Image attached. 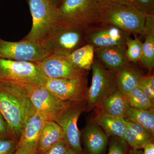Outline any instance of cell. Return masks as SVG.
Segmentation results:
<instances>
[{
  "mask_svg": "<svg viewBox=\"0 0 154 154\" xmlns=\"http://www.w3.org/2000/svg\"><path fill=\"white\" fill-rule=\"evenodd\" d=\"M25 83L0 82V113L12 137L18 142L28 119L35 113Z\"/></svg>",
  "mask_w": 154,
  "mask_h": 154,
  "instance_id": "obj_1",
  "label": "cell"
},
{
  "mask_svg": "<svg viewBox=\"0 0 154 154\" xmlns=\"http://www.w3.org/2000/svg\"><path fill=\"white\" fill-rule=\"evenodd\" d=\"M146 15L133 5H108L101 6L97 23L113 25L132 34L141 35Z\"/></svg>",
  "mask_w": 154,
  "mask_h": 154,
  "instance_id": "obj_2",
  "label": "cell"
},
{
  "mask_svg": "<svg viewBox=\"0 0 154 154\" xmlns=\"http://www.w3.org/2000/svg\"><path fill=\"white\" fill-rule=\"evenodd\" d=\"M28 5L33 24L24 39L42 42L59 25L57 7L51 0H28Z\"/></svg>",
  "mask_w": 154,
  "mask_h": 154,
  "instance_id": "obj_3",
  "label": "cell"
},
{
  "mask_svg": "<svg viewBox=\"0 0 154 154\" xmlns=\"http://www.w3.org/2000/svg\"><path fill=\"white\" fill-rule=\"evenodd\" d=\"M57 8L59 26L84 28L97 23L101 11L95 0H62Z\"/></svg>",
  "mask_w": 154,
  "mask_h": 154,
  "instance_id": "obj_4",
  "label": "cell"
},
{
  "mask_svg": "<svg viewBox=\"0 0 154 154\" xmlns=\"http://www.w3.org/2000/svg\"><path fill=\"white\" fill-rule=\"evenodd\" d=\"M92 80L88 89L87 110L97 108L102 102L118 89L116 74L106 67L97 58L92 64Z\"/></svg>",
  "mask_w": 154,
  "mask_h": 154,
  "instance_id": "obj_5",
  "label": "cell"
},
{
  "mask_svg": "<svg viewBox=\"0 0 154 154\" xmlns=\"http://www.w3.org/2000/svg\"><path fill=\"white\" fill-rule=\"evenodd\" d=\"M85 29L76 26H59L42 44L50 54L68 56L86 44Z\"/></svg>",
  "mask_w": 154,
  "mask_h": 154,
  "instance_id": "obj_6",
  "label": "cell"
},
{
  "mask_svg": "<svg viewBox=\"0 0 154 154\" xmlns=\"http://www.w3.org/2000/svg\"><path fill=\"white\" fill-rule=\"evenodd\" d=\"M25 89L35 113L45 121L55 122L72 103L61 101L43 86L26 83Z\"/></svg>",
  "mask_w": 154,
  "mask_h": 154,
  "instance_id": "obj_7",
  "label": "cell"
},
{
  "mask_svg": "<svg viewBox=\"0 0 154 154\" xmlns=\"http://www.w3.org/2000/svg\"><path fill=\"white\" fill-rule=\"evenodd\" d=\"M50 54L41 42L25 40L13 42L0 38V58L25 62H39Z\"/></svg>",
  "mask_w": 154,
  "mask_h": 154,
  "instance_id": "obj_8",
  "label": "cell"
},
{
  "mask_svg": "<svg viewBox=\"0 0 154 154\" xmlns=\"http://www.w3.org/2000/svg\"><path fill=\"white\" fill-rule=\"evenodd\" d=\"M46 79L35 63L0 58V82H19L44 86Z\"/></svg>",
  "mask_w": 154,
  "mask_h": 154,
  "instance_id": "obj_9",
  "label": "cell"
},
{
  "mask_svg": "<svg viewBox=\"0 0 154 154\" xmlns=\"http://www.w3.org/2000/svg\"><path fill=\"white\" fill-rule=\"evenodd\" d=\"M35 63L46 78L77 79L88 76V72L75 65L68 56L51 54L42 61Z\"/></svg>",
  "mask_w": 154,
  "mask_h": 154,
  "instance_id": "obj_10",
  "label": "cell"
},
{
  "mask_svg": "<svg viewBox=\"0 0 154 154\" xmlns=\"http://www.w3.org/2000/svg\"><path fill=\"white\" fill-rule=\"evenodd\" d=\"M45 88L64 102H87L88 88L87 77L77 79L46 78Z\"/></svg>",
  "mask_w": 154,
  "mask_h": 154,
  "instance_id": "obj_11",
  "label": "cell"
},
{
  "mask_svg": "<svg viewBox=\"0 0 154 154\" xmlns=\"http://www.w3.org/2000/svg\"><path fill=\"white\" fill-rule=\"evenodd\" d=\"M87 102L71 103L55 121L63 130L64 140L78 154L83 153L77 122L82 113L87 110Z\"/></svg>",
  "mask_w": 154,
  "mask_h": 154,
  "instance_id": "obj_12",
  "label": "cell"
},
{
  "mask_svg": "<svg viewBox=\"0 0 154 154\" xmlns=\"http://www.w3.org/2000/svg\"><path fill=\"white\" fill-rule=\"evenodd\" d=\"M130 33L110 25L96 23L85 29L86 43L95 48L126 45Z\"/></svg>",
  "mask_w": 154,
  "mask_h": 154,
  "instance_id": "obj_13",
  "label": "cell"
},
{
  "mask_svg": "<svg viewBox=\"0 0 154 154\" xmlns=\"http://www.w3.org/2000/svg\"><path fill=\"white\" fill-rule=\"evenodd\" d=\"M96 58L108 69L117 74L129 63L126 45L95 48Z\"/></svg>",
  "mask_w": 154,
  "mask_h": 154,
  "instance_id": "obj_14",
  "label": "cell"
},
{
  "mask_svg": "<svg viewBox=\"0 0 154 154\" xmlns=\"http://www.w3.org/2000/svg\"><path fill=\"white\" fill-rule=\"evenodd\" d=\"M45 121L36 113L28 119L18 141V147L24 149L29 154L37 153L39 135Z\"/></svg>",
  "mask_w": 154,
  "mask_h": 154,
  "instance_id": "obj_15",
  "label": "cell"
},
{
  "mask_svg": "<svg viewBox=\"0 0 154 154\" xmlns=\"http://www.w3.org/2000/svg\"><path fill=\"white\" fill-rule=\"evenodd\" d=\"M145 38L143 42L142 53L140 62L142 65L149 70L154 66V15H146L143 32Z\"/></svg>",
  "mask_w": 154,
  "mask_h": 154,
  "instance_id": "obj_16",
  "label": "cell"
},
{
  "mask_svg": "<svg viewBox=\"0 0 154 154\" xmlns=\"http://www.w3.org/2000/svg\"><path fill=\"white\" fill-rule=\"evenodd\" d=\"M130 106L118 89L107 96L97 107L100 113L125 119Z\"/></svg>",
  "mask_w": 154,
  "mask_h": 154,
  "instance_id": "obj_17",
  "label": "cell"
},
{
  "mask_svg": "<svg viewBox=\"0 0 154 154\" xmlns=\"http://www.w3.org/2000/svg\"><path fill=\"white\" fill-rule=\"evenodd\" d=\"M124 139L133 149H143L147 144L152 141L153 134L139 125L126 120Z\"/></svg>",
  "mask_w": 154,
  "mask_h": 154,
  "instance_id": "obj_18",
  "label": "cell"
},
{
  "mask_svg": "<svg viewBox=\"0 0 154 154\" xmlns=\"http://www.w3.org/2000/svg\"><path fill=\"white\" fill-rule=\"evenodd\" d=\"M83 137L90 154H100L106 147L107 136L95 122L86 128Z\"/></svg>",
  "mask_w": 154,
  "mask_h": 154,
  "instance_id": "obj_19",
  "label": "cell"
},
{
  "mask_svg": "<svg viewBox=\"0 0 154 154\" xmlns=\"http://www.w3.org/2000/svg\"><path fill=\"white\" fill-rule=\"evenodd\" d=\"M63 137V130L56 122L45 121L39 135L36 154L42 153Z\"/></svg>",
  "mask_w": 154,
  "mask_h": 154,
  "instance_id": "obj_20",
  "label": "cell"
},
{
  "mask_svg": "<svg viewBox=\"0 0 154 154\" xmlns=\"http://www.w3.org/2000/svg\"><path fill=\"white\" fill-rule=\"evenodd\" d=\"M94 122L103 128L107 136L123 138L126 127V120L124 118L107 115L98 111Z\"/></svg>",
  "mask_w": 154,
  "mask_h": 154,
  "instance_id": "obj_21",
  "label": "cell"
},
{
  "mask_svg": "<svg viewBox=\"0 0 154 154\" xmlns=\"http://www.w3.org/2000/svg\"><path fill=\"white\" fill-rule=\"evenodd\" d=\"M116 76L118 89L123 95L137 87L144 76L137 69L129 63Z\"/></svg>",
  "mask_w": 154,
  "mask_h": 154,
  "instance_id": "obj_22",
  "label": "cell"
},
{
  "mask_svg": "<svg viewBox=\"0 0 154 154\" xmlns=\"http://www.w3.org/2000/svg\"><path fill=\"white\" fill-rule=\"evenodd\" d=\"M95 50L93 45L86 43L71 54L68 57L76 66L88 72L91 69L94 63Z\"/></svg>",
  "mask_w": 154,
  "mask_h": 154,
  "instance_id": "obj_23",
  "label": "cell"
},
{
  "mask_svg": "<svg viewBox=\"0 0 154 154\" xmlns=\"http://www.w3.org/2000/svg\"><path fill=\"white\" fill-rule=\"evenodd\" d=\"M125 119L139 125L154 135V107L148 110H141L129 107Z\"/></svg>",
  "mask_w": 154,
  "mask_h": 154,
  "instance_id": "obj_24",
  "label": "cell"
},
{
  "mask_svg": "<svg viewBox=\"0 0 154 154\" xmlns=\"http://www.w3.org/2000/svg\"><path fill=\"white\" fill-rule=\"evenodd\" d=\"M124 96L130 107L141 110L154 107V102L138 87L134 88Z\"/></svg>",
  "mask_w": 154,
  "mask_h": 154,
  "instance_id": "obj_25",
  "label": "cell"
},
{
  "mask_svg": "<svg viewBox=\"0 0 154 154\" xmlns=\"http://www.w3.org/2000/svg\"><path fill=\"white\" fill-rule=\"evenodd\" d=\"M126 55L129 62H140L142 53L143 42L137 38L132 39L128 37L127 40Z\"/></svg>",
  "mask_w": 154,
  "mask_h": 154,
  "instance_id": "obj_26",
  "label": "cell"
},
{
  "mask_svg": "<svg viewBox=\"0 0 154 154\" xmlns=\"http://www.w3.org/2000/svg\"><path fill=\"white\" fill-rule=\"evenodd\" d=\"M138 87L144 93L154 102V77L153 75L144 76L141 80Z\"/></svg>",
  "mask_w": 154,
  "mask_h": 154,
  "instance_id": "obj_27",
  "label": "cell"
},
{
  "mask_svg": "<svg viewBox=\"0 0 154 154\" xmlns=\"http://www.w3.org/2000/svg\"><path fill=\"white\" fill-rule=\"evenodd\" d=\"M18 147V142L11 137H0V154H13Z\"/></svg>",
  "mask_w": 154,
  "mask_h": 154,
  "instance_id": "obj_28",
  "label": "cell"
},
{
  "mask_svg": "<svg viewBox=\"0 0 154 154\" xmlns=\"http://www.w3.org/2000/svg\"><path fill=\"white\" fill-rule=\"evenodd\" d=\"M132 5L146 15H154V0H132Z\"/></svg>",
  "mask_w": 154,
  "mask_h": 154,
  "instance_id": "obj_29",
  "label": "cell"
},
{
  "mask_svg": "<svg viewBox=\"0 0 154 154\" xmlns=\"http://www.w3.org/2000/svg\"><path fill=\"white\" fill-rule=\"evenodd\" d=\"M118 138L110 144L107 154H126V142L122 138Z\"/></svg>",
  "mask_w": 154,
  "mask_h": 154,
  "instance_id": "obj_30",
  "label": "cell"
},
{
  "mask_svg": "<svg viewBox=\"0 0 154 154\" xmlns=\"http://www.w3.org/2000/svg\"><path fill=\"white\" fill-rule=\"evenodd\" d=\"M69 148L65 141L61 140L41 154H65Z\"/></svg>",
  "mask_w": 154,
  "mask_h": 154,
  "instance_id": "obj_31",
  "label": "cell"
},
{
  "mask_svg": "<svg viewBox=\"0 0 154 154\" xmlns=\"http://www.w3.org/2000/svg\"><path fill=\"white\" fill-rule=\"evenodd\" d=\"M100 6L108 5H132V0H95Z\"/></svg>",
  "mask_w": 154,
  "mask_h": 154,
  "instance_id": "obj_32",
  "label": "cell"
},
{
  "mask_svg": "<svg viewBox=\"0 0 154 154\" xmlns=\"http://www.w3.org/2000/svg\"><path fill=\"white\" fill-rule=\"evenodd\" d=\"M11 137L14 138L9 131L8 127L5 121L0 113V137Z\"/></svg>",
  "mask_w": 154,
  "mask_h": 154,
  "instance_id": "obj_33",
  "label": "cell"
},
{
  "mask_svg": "<svg viewBox=\"0 0 154 154\" xmlns=\"http://www.w3.org/2000/svg\"><path fill=\"white\" fill-rule=\"evenodd\" d=\"M143 149V154H154V144L152 141L147 144Z\"/></svg>",
  "mask_w": 154,
  "mask_h": 154,
  "instance_id": "obj_34",
  "label": "cell"
},
{
  "mask_svg": "<svg viewBox=\"0 0 154 154\" xmlns=\"http://www.w3.org/2000/svg\"><path fill=\"white\" fill-rule=\"evenodd\" d=\"M13 154H29L24 149L21 147H18L17 150Z\"/></svg>",
  "mask_w": 154,
  "mask_h": 154,
  "instance_id": "obj_35",
  "label": "cell"
},
{
  "mask_svg": "<svg viewBox=\"0 0 154 154\" xmlns=\"http://www.w3.org/2000/svg\"><path fill=\"white\" fill-rule=\"evenodd\" d=\"M131 154H143V152L139 150H136L132 149L131 151Z\"/></svg>",
  "mask_w": 154,
  "mask_h": 154,
  "instance_id": "obj_36",
  "label": "cell"
},
{
  "mask_svg": "<svg viewBox=\"0 0 154 154\" xmlns=\"http://www.w3.org/2000/svg\"><path fill=\"white\" fill-rule=\"evenodd\" d=\"M65 154H78L77 152H75L72 149H71L69 148L67 150L66 152L65 153Z\"/></svg>",
  "mask_w": 154,
  "mask_h": 154,
  "instance_id": "obj_37",
  "label": "cell"
},
{
  "mask_svg": "<svg viewBox=\"0 0 154 154\" xmlns=\"http://www.w3.org/2000/svg\"><path fill=\"white\" fill-rule=\"evenodd\" d=\"M62 1V0H53V2L58 7L61 2Z\"/></svg>",
  "mask_w": 154,
  "mask_h": 154,
  "instance_id": "obj_38",
  "label": "cell"
},
{
  "mask_svg": "<svg viewBox=\"0 0 154 154\" xmlns=\"http://www.w3.org/2000/svg\"><path fill=\"white\" fill-rule=\"evenodd\" d=\"M33 154V153H31V154Z\"/></svg>",
  "mask_w": 154,
  "mask_h": 154,
  "instance_id": "obj_39",
  "label": "cell"
},
{
  "mask_svg": "<svg viewBox=\"0 0 154 154\" xmlns=\"http://www.w3.org/2000/svg\"><path fill=\"white\" fill-rule=\"evenodd\" d=\"M51 1H52V2H53V0H51Z\"/></svg>",
  "mask_w": 154,
  "mask_h": 154,
  "instance_id": "obj_40",
  "label": "cell"
}]
</instances>
